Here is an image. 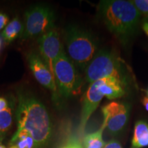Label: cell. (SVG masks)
Masks as SVG:
<instances>
[{
	"instance_id": "1",
	"label": "cell",
	"mask_w": 148,
	"mask_h": 148,
	"mask_svg": "<svg viewBox=\"0 0 148 148\" xmlns=\"http://www.w3.org/2000/svg\"><path fill=\"white\" fill-rule=\"evenodd\" d=\"M17 95L18 130L28 132L37 148H44L49 143L52 132V123L47 108L31 92L19 90Z\"/></svg>"
},
{
	"instance_id": "2",
	"label": "cell",
	"mask_w": 148,
	"mask_h": 148,
	"mask_svg": "<svg viewBox=\"0 0 148 148\" xmlns=\"http://www.w3.org/2000/svg\"><path fill=\"white\" fill-rule=\"evenodd\" d=\"M98 10L108 30L119 39L126 40L136 32L140 13L131 1H101Z\"/></svg>"
},
{
	"instance_id": "3",
	"label": "cell",
	"mask_w": 148,
	"mask_h": 148,
	"mask_svg": "<svg viewBox=\"0 0 148 148\" xmlns=\"http://www.w3.org/2000/svg\"><path fill=\"white\" fill-rule=\"evenodd\" d=\"M64 40L71 60L81 69H86L97 48L92 35L80 27L69 25L64 30Z\"/></svg>"
},
{
	"instance_id": "4",
	"label": "cell",
	"mask_w": 148,
	"mask_h": 148,
	"mask_svg": "<svg viewBox=\"0 0 148 148\" xmlns=\"http://www.w3.org/2000/svg\"><path fill=\"white\" fill-rule=\"evenodd\" d=\"M121 61L114 53L99 51L85 69L86 80L91 84L99 79L113 77L125 84L126 75Z\"/></svg>"
},
{
	"instance_id": "5",
	"label": "cell",
	"mask_w": 148,
	"mask_h": 148,
	"mask_svg": "<svg viewBox=\"0 0 148 148\" xmlns=\"http://www.w3.org/2000/svg\"><path fill=\"white\" fill-rule=\"evenodd\" d=\"M54 75L59 96L69 98L80 93L82 79L73 62L63 52L55 61Z\"/></svg>"
},
{
	"instance_id": "6",
	"label": "cell",
	"mask_w": 148,
	"mask_h": 148,
	"mask_svg": "<svg viewBox=\"0 0 148 148\" xmlns=\"http://www.w3.org/2000/svg\"><path fill=\"white\" fill-rule=\"evenodd\" d=\"M55 15L53 10L45 5H36L25 13V27L21 38L40 37L54 27Z\"/></svg>"
},
{
	"instance_id": "7",
	"label": "cell",
	"mask_w": 148,
	"mask_h": 148,
	"mask_svg": "<svg viewBox=\"0 0 148 148\" xmlns=\"http://www.w3.org/2000/svg\"><path fill=\"white\" fill-rule=\"evenodd\" d=\"M130 106L125 103L112 101L101 108L103 123L112 135L119 134L126 125L130 116Z\"/></svg>"
},
{
	"instance_id": "8",
	"label": "cell",
	"mask_w": 148,
	"mask_h": 148,
	"mask_svg": "<svg viewBox=\"0 0 148 148\" xmlns=\"http://www.w3.org/2000/svg\"><path fill=\"white\" fill-rule=\"evenodd\" d=\"M38 43L40 57L55 77L53 69L54 62L57 58L64 52L58 32L53 29L45 33L38 37Z\"/></svg>"
},
{
	"instance_id": "9",
	"label": "cell",
	"mask_w": 148,
	"mask_h": 148,
	"mask_svg": "<svg viewBox=\"0 0 148 148\" xmlns=\"http://www.w3.org/2000/svg\"><path fill=\"white\" fill-rule=\"evenodd\" d=\"M27 60L35 79L42 86L50 90L54 99H56L58 94L56 79L40 56L34 51H31L27 56Z\"/></svg>"
},
{
	"instance_id": "10",
	"label": "cell",
	"mask_w": 148,
	"mask_h": 148,
	"mask_svg": "<svg viewBox=\"0 0 148 148\" xmlns=\"http://www.w3.org/2000/svg\"><path fill=\"white\" fill-rule=\"evenodd\" d=\"M98 85H99L98 80L91 83L85 92L83 98L80 124H79V130L81 132H84V127L88 120L89 119L90 116L93 113L94 111L97 109L103 97L102 94L98 89Z\"/></svg>"
},
{
	"instance_id": "11",
	"label": "cell",
	"mask_w": 148,
	"mask_h": 148,
	"mask_svg": "<svg viewBox=\"0 0 148 148\" xmlns=\"http://www.w3.org/2000/svg\"><path fill=\"white\" fill-rule=\"evenodd\" d=\"M98 89L103 97L108 99H114L125 95V84L113 77H106L98 80Z\"/></svg>"
},
{
	"instance_id": "12",
	"label": "cell",
	"mask_w": 148,
	"mask_h": 148,
	"mask_svg": "<svg viewBox=\"0 0 148 148\" xmlns=\"http://www.w3.org/2000/svg\"><path fill=\"white\" fill-rule=\"evenodd\" d=\"M147 146H148V123L145 121H138L134 126L131 148H142Z\"/></svg>"
},
{
	"instance_id": "13",
	"label": "cell",
	"mask_w": 148,
	"mask_h": 148,
	"mask_svg": "<svg viewBox=\"0 0 148 148\" xmlns=\"http://www.w3.org/2000/svg\"><path fill=\"white\" fill-rule=\"evenodd\" d=\"M24 30L23 24L18 18H14L9 23L2 32V37L6 42H10L21 37Z\"/></svg>"
},
{
	"instance_id": "14",
	"label": "cell",
	"mask_w": 148,
	"mask_h": 148,
	"mask_svg": "<svg viewBox=\"0 0 148 148\" xmlns=\"http://www.w3.org/2000/svg\"><path fill=\"white\" fill-rule=\"evenodd\" d=\"M10 146L16 148H37L34 140L28 132L18 130L10 140Z\"/></svg>"
},
{
	"instance_id": "15",
	"label": "cell",
	"mask_w": 148,
	"mask_h": 148,
	"mask_svg": "<svg viewBox=\"0 0 148 148\" xmlns=\"http://www.w3.org/2000/svg\"><path fill=\"white\" fill-rule=\"evenodd\" d=\"M106 127L105 123H102L100 129L96 132L88 134L84 137L83 145L84 148H103L105 143L103 142L102 138V133L103 130Z\"/></svg>"
},
{
	"instance_id": "16",
	"label": "cell",
	"mask_w": 148,
	"mask_h": 148,
	"mask_svg": "<svg viewBox=\"0 0 148 148\" xmlns=\"http://www.w3.org/2000/svg\"><path fill=\"white\" fill-rule=\"evenodd\" d=\"M13 122L12 106H9L5 110L0 112V142L2 141Z\"/></svg>"
},
{
	"instance_id": "17",
	"label": "cell",
	"mask_w": 148,
	"mask_h": 148,
	"mask_svg": "<svg viewBox=\"0 0 148 148\" xmlns=\"http://www.w3.org/2000/svg\"><path fill=\"white\" fill-rule=\"evenodd\" d=\"M131 1L140 14L148 17V0H134Z\"/></svg>"
},
{
	"instance_id": "18",
	"label": "cell",
	"mask_w": 148,
	"mask_h": 148,
	"mask_svg": "<svg viewBox=\"0 0 148 148\" xmlns=\"http://www.w3.org/2000/svg\"><path fill=\"white\" fill-rule=\"evenodd\" d=\"M63 148H83L82 144L76 138L72 137L68 140Z\"/></svg>"
},
{
	"instance_id": "19",
	"label": "cell",
	"mask_w": 148,
	"mask_h": 148,
	"mask_svg": "<svg viewBox=\"0 0 148 148\" xmlns=\"http://www.w3.org/2000/svg\"><path fill=\"white\" fill-rule=\"evenodd\" d=\"M9 18L6 14L0 12V30L6 27L8 24Z\"/></svg>"
},
{
	"instance_id": "20",
	"label": "cell",
	"mask_w": 148,
	"mask_h": 148,
	"mask_svg": "<svg viewBox=\"0 0 148 148\" xmlns=\"http://www.w3.org/2000/svg\"><path fill=\"white\" fill-rule=\"evenodd\" d=\"M103 148H122V147L118 140L113 139L105 144Z\"/></svg>"
},
{
	"instance_id": "21",
	"label": "cell",
	"mask_w": 148,
	"mask_h": 148,
	"mask_svg": "<svg viewBox=\"0 0 148 148\" xmlns=\"http://www.w3.org/2000/svg\"><path fill=\"white\" fill-rule=\"evenodd\" d=\"M10 104H9L8 101L4 97H0V112L5 110V109L8 108Z\"/></svg>"
},
{
	"instance_id": "22",
	"label": "cell",
	"mask_w": 148,
	"mask_h": 148,
	"mask_svg": "<svg viewBox=\"0 0 148 148\" xmlns=\"http://www.w3.org/2000/svg\"><path fill=\"white\" fill-rule=\"evenodd\" d=\"M142 27H143L144 32H145V34L148 36V22H144L143 25H142Z\"/></svg>"
},
{
	"instance_id": "23",
	"label": "cell",
	"mask_w": 148,
	"mask_h": 148,
	"mask_svg": "<svg viewBox=\"0 0 148 148\" xmlns=\"http://www.w3.org/2000/svg\"><path fill=\"white\" fill-rule=\"evenodd\" d=\"M142 103H143V106H145L146 110L148 111V97H143V101H142Z\"/></svg>"
},
{
	"instance_id": "24",
	"label": "cell",
	"mask_w": 148,
	"mask_h": 148,
	"mask_svg": "<svg viewBox=\"0 0 148 148\" xmlns=\"http://www.w3.org/2000/svg\"><path fill=\"white\" fill-rule=\"evenodd\" d=\"M0 148H7L2 143V142H0Z\"/></svg>"
},
{
	"instance_id": "25",
	"label": "cell",
	"mask_w": 148,
	"mask_h": 148,
	"mask_svg": "<svg viewBox=\"0 0 148 148\" xmlns=\"http://www.w3.org/2000/svg\"><path fill=\"white\" fill-rule=\"evenodd\" d=\"M1 46H2V41H1V38H0V49H1Z\"/></svg>"
},
{
	"instance_id": "26",
	"label": "cell",
	"mask_w": 148,
	"mask_h": 148,
	"mask_svg": "<svg viewBox=\"0 0 148 148\" xmlns=\"http://www.w3.org/2000/svg\"><path fill=\"white\" fill-rule=\"evenodd\" d=\"M9 148H16V147H14V146H10V147H9Z\"/></svg>"
},
{
	"instance_id": "27",
	"label": "cell",
	"mask_w": 148,
	"mask_h": 148,
	"mask_svg": "<svg viewBox=\"0 0 148 148\" xmlns=\"http://www.w3.org/2000/svg\"><path fill=\"white\" fill-rule=\"evenodd\" d=\"M147 95H148V90H147Z\"/></svg>"
},
{
	"instance_id": "28",
	"label": "cell",
	"mask_w": 148,
	"mask_h": 148,
	"mask_svg": "<svg viewBox=\"0 0 148 148\" xmlns=\"http://www.w3.org/2000/svg\"><path fill=\"white\" fill-rule=\"evenodd\" d=\"M147 18H148V17H147Z\"/></svg>"
}]
</instances>
